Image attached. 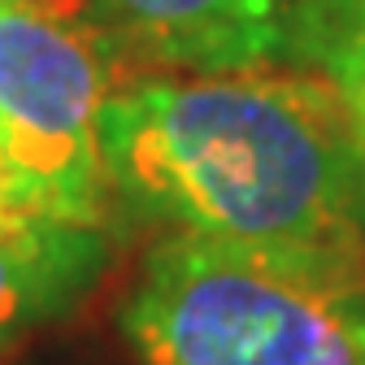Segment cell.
Masks as SVG:
<instances>
[{"mask_svg":"<svg viewBox=\"0 0 365 365\" xmlns=\"http://www.w3.org/2000/svg\"><path fill=\"white\" fill-rule=\"evenodd\" d=\"M113 196L174 235L365 265V144L309 70L148 74L101 109Z\"/></svg>","mask_w":365,"mask_h":365,"instance_id":"1","label":"cell"},{"mask_svg":"<svg viewBox=\"0 0 365 365\" xmlns=\"http://www.w3.org/2000/svg\"><path fill=\"white\" fill-rule=\"evenodd\" d=\"M122 331L144 365H365V265L170 231Z\"/></svg>","mask_w":365,"mask_h":365,"instance_id":"2","label":"cell"},{"mask_svg":"<svg viewBox=\"0 0 365 365\" xmlns=\"http://www.w3.org/2000/svg\"><path fill=\"white\" fill-rule=\"evenodd\" d=\"M118 48L70 0H0V196L22 217L101 226L113 187L101 109Z\"/></svg>","mask_w":365,"mask_h":365,"instance_id":"3","label":"cell"},{"mask_svg":"<svg viewBox=\"0 0 365 365\" xmlns=\"http://www.w3.org/2000/svg\"><path fill=\"white\" fill-rule=\"evenodd\" d=\"M87 9L118 53L170 74H231L283 61L296 0H87Z\"/></svg>","mask_w":365,"mask_h":365,"instance_id":"4","label":"cell"},{"mask_svg":"<svg viewBox=\"0 0 365 365\" xmlns=\"http://www.w3.org/2000/svg\"><path fill=\"white\" fill-rule=\"evenodd\" d=\"M101 226L22 222L0 231V348L70 313L105 274Z\"/></svg>","mask_w":365,"mask_h":365,"instance_id":"5","label":"cell"},{"mask_svg":"<svg viewBox=\"0 0 365 365\" xmlns=\"http://www.w3.org/2000/svg\"><path fill=\"white\" fill-rule=\"evenodd\" d=\"M283 61L335 91L365 144V0H296Z\"/></svg>","mask_w":365,"mask_h":365,"instance_id":"6","label":"cell"},{"mask_svg":"<svg viewBox=\"0 0 365 365\" xmlns=\"http://www.w3.org/2000/svg\"><path fill=\"white\" fill-rule=\"evenodd\" d=\"M22 222H35V217H22L5 196H0V231H9V226H22Z\"/></svg>","mask_w":365,"mask_h":365,"instance_id":"7","label":"cell"}]
</instances>
